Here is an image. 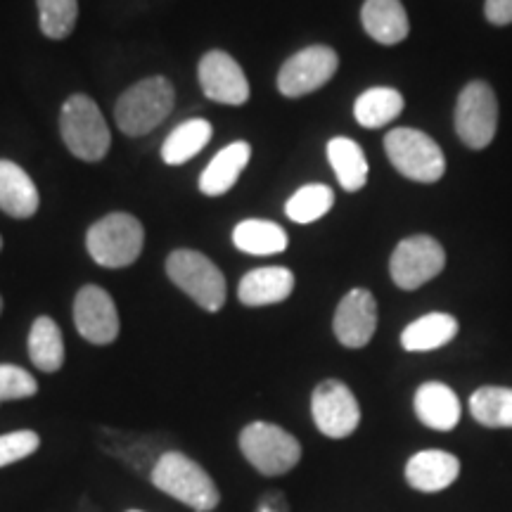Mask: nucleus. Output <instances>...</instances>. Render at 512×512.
Wrapping results in <instances>:
<instances>
[{
	"instance_id": "26",
	"label": "nucleus",
	"mask_w": 512,
	"mask_h": 512,
	"mask_svg": "<svg viewBox=\"0 0 512 512\" xmlns=\"http://www.w3.org/2000/svg\"><path fill=\"white\" fill-rule=\"evenodd\" d=\"M403 95L396 88L377 86L368 88L366 93L358 95L354 105V117L363 128L387 126L403 112Z\"/></svg>"
},
{
	"instance_id": "16",
	"label": "nucleus",
	"mask_w": 512,
	"mask_h": 512,
	"mask_svg": "<svg viewBox=\"0 0 512 512\" xmlns=\"http://www.w3.org/2000/svg\"><path fill=\"white\" fill-rule=\"evenodd\" d=\"M413 408L425 427L437 432H451L460 422V401L444 382H425L415 392Z\"/></svg>"
},
{
	"instance_id": "19",
	"label": "nucleus",
	"mask_w": 512,
	"mask_h": 512,
	"mask_svg": "<svg viewBox=\"0 0 512 512\" xmlns=\"http://www.w3.org/2000/svg\"><path fill=\"white\" fill-rule=\"evenodd\" d=\"M36 183L22 166L0 159V209L12 219H31L38 211Z\"/></svg>"
},
{
	"instance_id": "33",
	"label": "nucleus",
	"mask_w": 512,
	"mask_h": 512,
	"mask_svg": "<svg viewBox=\"0 0 512 512\" xmlns=\"http://www.w3.org/2000/svg\"><path fill=\"white\" fill-rule=\"evenodd\" d=\"M256 512H290V503H287V498L278 491V494H268L261 498Z\"/></svg>"
},
{
	"instance_id": "20",
	"label": "nucleus",
	"mask_w": 512,
	"mask_h": 512,
	"mask_svg": "<svg viewBox=\"0 0 512 512\" xmlns=\"http://www.w3.org/2000/svg\"><path fill=\"white\" fill-rule=\"evenodd\" d=\"M249 157H252V147L245 140H235L228 147L211 159L207 169L200 176V190L207 197H221L238 183L242 171L247 169Z\"/></svg>"
},
{
	"instance_id": "24",
	"label": "nucleus",
	"mask_w": 512,
	"mask_h": 512,
	"mask_svg": "<svg viewBox=\"0 0 512 512\" xmlns=\"http://www.w3.org/2000/svg\"><path fill=\"white\" fill-rule=\"evenodd\" d=\"M31 363L43 373H57L64 363L62 330L50 316H38L29 330Z\"/></svg>"
},
{
	"instance_id": "18",
	"label": "nucleus",
	"mask_w": 512,
	"mask_h": 512,
	"mask_svg": "<svg viewBox=\"0 0 512 512\" xmlns=\"http://www.w3.org/2000/svg\"><path fill=\"white\" fill-rule=\"evenodd\" d=\"M361 22L366 34L382 46H396L411 31L401 0H366L361 8Z\"/></svg>"
},
{
	"instance_id": "13",
	"label": "nucleus",
	"mask_w": 512,
	"mask_h": 512,
	"mask_svg": "<svg viewBox=\"0 0 512 512\" xmlns=\"http://www.w3.org/2000/svg\"><path fill=\"white\" fill-rule=\"evenodd\" d=\"M200 86L209 100L240 107L249 100V81L238 62L226 50H209L200 60Z\"/></svg>"
},
{
	"instance_id": "11",
	"label": "nucleus",
	"mask_w": 512,
	"mask_h": 512,
	"mask_svg": "<svg viewBox=\"0 0 512 512\" xmlns=\"http://www.w3.org/2000/svg\"><path fill=\"white\" fill-rule=\"evenodd\" d=\"M339 57L328 46H309L294 53L278 74V91L287 98L316 93L337 74Z\"/></svg>"
},
{
	"instance_id": "21",
	"label": "nucleus",
	"mask_w": 512,
	"mask_h": 512,
	"mask_svg": "<svg viewBox=\"0 0 512 512\" xmlns=\"http://www.w3.org/2000/svg\"><path fill=\"white\" fill-rule=\"evenodd\" d=\"M456 335L458 320L451 313H427V316L413 320L401 332V347L406 351H413V354H422V351L446 347Z\"/></svg>"
},
{
	"instance_id": "25",
	"label": "nucleus",
	"mask_w": 512,
	"mask_h": 512,
	"mask_svg": "<svg viewBox=\"0 0 512 512\" xmlns=\"http://www.w3.org/2000/svg\"><path fill=\"white\" fill-rule=\"evenodd\" d=\"M233 242L240 252L254 256H271L287 249V233L273 221L247 219L235 226Z\"/></svg>"
},
{
	"instance_id": "29",
	"label": "nucleus",
	"mask_w": 512,
	"mask_h": 512,
	"mask_svg": "<svg viewBox=\"0 0 512 512\" xmlns=\"http://www.w3.org/2000/svg\"><path fill=\"white\" fill-rule=\"evenodd\" d=\"M38 22H41L43 36L62 41L72 34L79 17V3L76 0H36Z\"/></svg>"
},
{
	"instance_id": "35",
	"label": "nucleus",
	"mask_w": 512,
	"mask_h": 512,
	"mask_svg": "<svg viewBox=\"0 0 512 512\" xmlns=\"http://www.w3.org/2000/svg\"><path fill=\"white\" fill-rule=\"evenodd\" d=\"M0 249H3V238H0Z\"/></svg>"
},
{
	"instance_id": "22",
	"label": "nucleus",
	"mask_w": 512,
	"mask_h": 512,
	"mask_svg": "<svg viewBox=\"0 0 512 512\" xmlns=\"http://www.w3.org/2000/svg\"><path fill=\"white\" fill-rule=\"evenodd\" d=\"M328 159L339 185L347 192L363 190L368 183V159L361 145L351 138H332L328 143Z\"/></svg>"
},
{
	"instance_id": "14",
	"label": "nucleus",
	"mask_w": 512,
	"mask_h": 512,
	"mask_svg": "<svg viewBox=\"0 0 512 512\" xmlns=\"http://www.w3.org/2000/svg\"><path fill=\"white\" fill-rule=\"evenodd\" d=\"M332 330L339 344L349 349H363L377 330V302L373 292L356 287L344 294L332 320Z\"/></svg>"
},
{
	"instance_id": "7",
	"label": "nucleus",
	"mask_w": 512,
	"mask_h": 512,
	"mask_svg": "<svg viewBox=\"0 0 512 512\" xmlns=\"http://www.w3.org/2000/svg\"><path fill=\"white\" fill-rule=\"evenodd\" d=\"M389 162L401 176L415 183H437L446 174V157L441 147L418 128H394L384 136Z\"/></svg>"
},
{
	"instance_id": "8",
	"label": "nucleus",
	"mask_w": 512,
	"mask_h": 512,
	"mask_svg": "<svg viewBox=\"0 0 512 512\" xmlns=\"http://www.w3.org/2000/svg\"><path fill=\"white\" fill-rule=\"evenodd\" d=\"M498 100L486 81H470L458 95L456 133L470 150H484L496 138Z\"/></svg>"
},
{
	"instance_id": "28",
	"label": "nucleus",
	"mask_w": 512,
	"mask_h": 512,
	"mask_svg": "<svg viewBox=\"0 0 512 512\" xmlns=\"http://www.w3.org/2000/svg\"><path fill=\"white\" fill-rule=\"evenodd\" d=\"M335 204V192L323 183H311L299 188L285 204L287 219L294 223H313L323 219Z\"/></svg>"
},
{
	"instance_id": "5",
	"label": "nucleus",
	"mask_w": 512,
	"mask_h": 512,
	"mask_svg": "<svg viewBox=\"0 0 512 512\" xmlns=\"http://www.w3.org/2000/svg\"><path fill=\"white\" fill-rule=\"evenodd\" d=\"M238 441L247 463L266 477L287 475L302 460V444L297 437L273 422H249Z\"/></svg>"
},
{
	"instance_id": "36",
	"label": "nucleus",
	"mask_w": 512,
	"mask_h": 512,
	"mask_svg": "<svg viewBox=\"0 0 512 512\" xmlns=\"http://www.w3.org/2000/svg\"><path fill=\"white\" fill-rule=\"evenodd\" d=\"M128 512H143V510H128Z\"/></svg>"
},
{
	"instance_id": "1",
	"label": "nucleus",
	"mask_w": 512,
	"mask_h": 512,
	"mask_svg": "<svg viewBox=\"0 0 512 512\" xmlns=\"http://www.w3.org/2000/svg\"><path fill=\"white\" fill-rule=\"evenodd\" d=\"M152 484L195 512H211L221 503L219 486L200 463L181 451H164L150 472Z\"/></svg>"
},
{
	"instance_id": "6",
	"label": "nucleus",
	"mask_w": 512,
	"mask_h": 512,
	"mask_svg": "<svg viewBox=\"0 0 512 512\" xmlns=\"http://www.w3.org/2000/svg\"><path fill=\"white\" fill-rule=\"evenodd\" d=\"M166 273L200 309L216 313L226 304V278L219 266L195 249H176L166 259Z\"/></svg>"
},
{
	"instance_id": "17",
	"label": "nucleus",
	"mask_w": 512,
	"mask_h": 512,
	"mask_svg": "<svg viewBox=\"0 0 512 512\" xmlns=\"http://www.w3.org/2000/svg\"><path fill=\"white\" fill-rule=\"evenodd\" d=\"M294 290V273L283 266L254 268L240 280L238 297L245 306L280 304Z\"/></svg>"
},
{
	"instance_id": "3",
	"label": "nucleus",
	"mask_w": 512,
	"mask_h": 512,
	"mask_svg": "<svg viewBox=\"0 0 512 512\" xmlns=\"http://www.w3.org/2000/svg\"><path fill=\"white\" fill-rule=\"evenodd\" d=\"M60 133L67 150L83 162H100L110 152L112 133L100 107L88 95H72L62 105Z\"/></svg>"
},
{
	"instance_id": "4",
	"label": "nucleus",
	"mask_w": 512,
	"mask_h": 512,
	"mask_svg": "<svg viewBox=\"0 0 512 512\" xmlns=\"http://www.w3.org/2000/svg\"><path fill=\"white\" fill-rule=\"evenodd\" d=\"M145 245V230L136 216L117 214L102 216L86 233V249L95 264L105 268H124L136 264Z\"/></svg>"
},
{
	"instance_id": "31",
	"label": "nucleus",
	"mask_w": 512,
	"mask_h": 512,
	"mask_svg": "<svg viewBox=\"0 0 512 512\" xmlns=\"http://www.w3.org/2000/svg\"><path fill=\"white\" fill-rule=\"evenodd\" d=\"M41 446V437L31 430H17L0 434V467H8L19 460L34 456Z\"/></svg>"
},
{
	"instance_id": "32",
	"label": "nucleus",
	"mask_w": 512,
	"mask_h": 512,
	"mask_svg": "<svg viewBox=\"0 0 512 512\" xmlns=\"http://www.w3.org/2000/svg\"><path fill=\"white\" fill-rule=\"evenodd\" d=\"M484 15L496 27H508L512 24V0H486Z\"/></svg>"
},
{
	"instance_id": "23",
	"label": "nucleus",
	"mask_w": 512,
	"mask_h": 512,
	"mask_svg": "<svg viewBox=\"0 0 512 512\" xmlns=\"http://www.w3.org/2000/svg\"><path fill=\"white\" fill-rule=\"evenodd\" d=\"M214 136V128L207 119H188L178 124L162 145V159L169 166H181L200 155Z\"/></svg>"
},
{
	"instance_id": "27",
	"label": "nucleus",
	"mask_w": 512,
	"mask_h": 512,
	"mask_svg": "<svg viewBox=\"0 0 512 512\" xmlns=\"http://www.w3.org/2000/svg\"><path fill=\"white\" fill-rule=\"evenodd\" d=\"M470 413L479 425L491 430L512 427V389L510 387H479L470 396Z\"/></svg>"
},
{
	"instance_id": "10",
	"label": "nucleus",
	"mask_w": 512,
	"mask_h": 512,
	"mask_svg": "<svg viewBox=\"0 0 512 512\" xmlns=\"http://www.w3.org/2000/svg\"><path fill=\"white\" fill-rule=\"evenodd\" d=\"M311 415L320 434L330 439H347L361 425V406L344 382L325 380L313 389Z\"/></svg>"
},
{
	"instance_id": "2",
	"label": "nucleus",
	"mask_w": 512,
	"mask_h": 512,
	"mask_svg": "<svg viewBox=\"0 0 512 512\" xmlns=\"http://www.w3.org/2000/svg\"><path fill=\"white\" fill-rule=\"evenodd\" d=\"M176 105V88L166 76H150L133 83L119 95L114 107V119L126 136H145L152 133L169 117Z\"/></svg>"
},
{
	"instance_id": "30",
	"label": "nucleus",
	"mask_w": 512,
	"mask_h": 512,
	"mask_svg": "<svg viewBox=\"0 0 512 512\" xmlns=\"http://www.w3.org/2000/svg\"><path fill=\"white\" fill-rule=\"evenodd\" d=\"M38 392V384L31 373L12 363H0V403L29 399Z\"/></svg>"
},
{
	"instance_id": "12",
	"label": "nucleus",
	"mask_w": 512,
	"mask_h": 512,
	"mask_svg": "<svg viewBox=\"0 0 512 512\" xmlns=\"http://www.w3.org/2000/svg\"><path fill=\"white\" fill-rule=\"evenodd\" d=\"M74 323L91 344H112L119 337V311L110 292L98 285L81 287L74 299Z\"/></svg>"
},
{
	"instance_id": "15",
	"label": "nucleus",
	"mask_w": 512,
	"mask_h": 512,
	"mask_svg": "<svg viewBox=\"0 0 512 512\" xmlns=\"http://www.w3.org/2000/svg\"><path fill=\"white\" fill-rule=\"evenodd\" d=\"M460 475V460L453 453L427 448L415 453L406 463V482L422 494H439L456 482Z\"/></svg>"
},
{
	"instance_id": "9",
	"label": "nucleus",
	"mask_w": 512,
	"mask_h": 512,
	"mask_svg": "<svg viewBox=\"0 0 512 512\" xmlns=\"http://www.w3.org/2000/svg\"><path fill=\"white\" fill-rule=\"evenodd\" d=\"M446 252L430 235H413L396 245L389 259V273L401 290H418L444 271Z\"/></svg>"
},
{
	"instance_id": "34",
	"label": "nucleus",
	"mask_w": 512,
	"mask_h": 512,
	"mask_svg": "<svg viewBox=\"0 0 512 512\" xmlns=\"http://www.w3.org/2000/svg\"><path fill=\"white\" fill-rule=\"evenodd\" d=\"M0 313H3V297H0Z\"/></svg>"
}]
</instances>
